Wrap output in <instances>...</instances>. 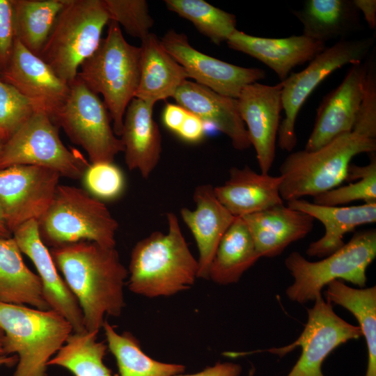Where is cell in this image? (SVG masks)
Here are the masks:
<instances>
[{
	"mask_svg": "<svg viewBox=\"0 0 376 376\" xmlns=\"http://www.w3.org/2000/svg\"><path fill=\"white\" fill-rule=\"evenodd\" d=\"M38 109L34 102L0 79V139L6 142Z\"/></svg>",
	"mask_w": 376,
	"mask_h": 376,
	"instance_id": "d590c367",
	"label": "cell"
},
{
	"mask_svg": "<svg viewBox=\"0 0 376 376\" xmlns=\"http://www.w3.org/2000/svg\"><path fill=\"white\" fill-rule=\"evenodd\" d=\"M167 8L190 21L212 42H226L237 30L236 17L203 0H166Z\"/></svg>",
	"mask_w": 376,
	"mask_h": 376,
	"instance_id": "836d02e7",
	"label": "cell"
},
{
	"mask_svg": "<svg viewBox=\"0 0 376 376\" xmlns=\"http://www.w3.org/2000/svg\"><path fill=\"white\" fill-rule=\"evenodd\" d=\"M0 79L34 102L51 119L64 104L70 90V85L16 38L10 61Z\"/></svg>",
	"mask_w": 376,
	"mask_h": 376,
	"instance_id": "2e32d148",
	"label": "cell"
},
{
	"mask_svg": "<svg viewBox=\"0 0 376 376\" xmlns=\"http://www.w3.org/2000/svg\"><path fill=\"white\" fill-rule=\"evenodd\" d=\"M15 38L40 56L67 0H11Z\"/></svg>",
	"mask_w": 376,
	"mask_h": 376,
	"instance_id": "4dcf8cb0",
	"label": "cell"
},
{
	"mask_svg": "<svg viewBox=\"0 0 376 376\" xmlns=\"http://www.w3.org/2000/svg\"><path fill=\"white\" fill-rule=\"evenodd\" d=\"M260 258L246 223L236 217L217 246L208 279L223 285L236 283Z\"/></svg>",
	"mask_w": 376,
	"mask_h": 376,
	"instance_id": "f1b7e54d",
	"label": "cell"
},
{
	"mask_svg": "<svg viewBox=\"0 0 376 376\" xmlns=\"http://www.w3.org/2000/svg\"><path fill=\"white\" fill-rule=\"evenodd\" d=\"M153 107L133 98L126 109L120 135L128 169L139 171L143 178L155 169L162 153V136L152 118Z\"/></svg>",
	"mask_w": 376,
	"mask_h": 376,
	"instance_id": "cb8c5ba5",
	"label": "cell"
},
{
	"mask_svg": "<svg viewBox=\"0 0 376 376\" xmlns=\"http://www.w3.org/2000/svg\"><path fill=\"white\" fill-rule=\"evenodd\" d=\"M173 98L205 123L212 125L226 135L234 148L243 150L251 146L238 111L237 99L188 80L178 88Z\"/></svg>",
	"mask_w": 376,
	"mask_h": 376,
	"instance_id": "ffe728a7",
	"label": "cell"
},
{
	"mask_svg": "<svg viewBox=\"0 0 376 376\" xmlns=\"http://www.w3.org/2000/svg\"><path fill=\"white\" fill-rule=\"evenodd\" d=\"M83 178L86 187L98 199H116L125 189L124 175L113 162L91 164Z\"/></svg>",
	"mask_w": 376,
	"mask_h": 376,
	"instance_id": "74e56055",
	"label": "cell"
},
{
	"mask_svg": "<svg viewBox=\"0 0 376 376\" xmlns=\"http://www.w3.org/2000/svg\"><path fill=\"white\" fill-rule=\"evenodd\" d=\"M37 221L41 240L51 248L79 241L116 247L117 221L102 201L81 188L58 185Z\"/></svg>",
	"mask_w": 376,
	"mask_h": 376,
	"instance_id": "8992f818",
	"label": "cell"
},
{
	"mask_svg": "<svg viewBox=\"0 0 376 376\" xmlns=\"http://www.w3.org/2000/svg\"><path fill=\"white\" fill-rule=\"evenodd\" d=\"M140 60L141 47L128 43L120 26L110 21L106 37L83 62L77 76L91 91L103 97L117 136L121 135L126 109L135 97Z\"/></svg>",
	"mask_w": 376,
	"mask_h": 376,
	"instance_id": "3957f363",
	"label": "cell"
},
{
	"mask_svg": "<svg viewBox=\"0 0 376 376\" xmlns=\"http://www.w3.org/2000/svg\"><path fill=\"white\" fill-rule=\"evenodd\" d=\"M168 232L139 241L130 256L128 286L146 297H169L189 289L198 278V260L182 233L178 219L167 214Z\"/></svg>",
	"mask_w": 376,
	"mask_h": 376,
	"instance_id": "7a4b0ae2",
	"label": "cell"
},
{
	"mask_svg": "<svg viewBox=\"0 0 376 376\" xmlns=\"http://www.w3.org/2000/svg\"><path fill=\"white\" fill-rule=\"evenodd\" d=\"M353 2L359 13H363L369 27L375 29L376 27V1L353 0Z\"/></svg>",
	"mask_w": 376,
	"mask_h": 376,
	"instance_id": "ee69618b",
	"label": "cell"
},
{
	"mask_svg": "<svg viewBox=\"0 0 376 376\" xmlns=\"http://www.w3.org/2000/svg\"><path fill=\"white\" fill-rule=\"evenodd\" d=\"M376 150V139L354 131L343 134L313 151L290 154L279 168V191L287 202L306 196H315L345 181L354 157Z\"/></svg>",
	"mask_w": 376,
	"mask_h": 376,
	"instance_id": "277c9868",
	"label": "cell"
},
{
	"mask_svg": "<svg viewBox=\"0 0 376 376\" xmlns=\"http://www.w3.org/2000/svg\"><path fill=\"white\" fill-rule=\"evenodd\" d=\"M49 251L79 304L86 331L98 333L105 315H121L128 270L116 247L79 241L52 247Z\"/></svg>",
	"mask_w": 376,
	"mask_h": 376,
	"instance_id": "6da1fadb",
	"label": "cell"
},
{
	"mask_svg": "<svg viewBox=\"0 0 376 376\" xmlns=\"http://www.w3.org/2000/svg\"><path fill=\"white\" fill-rule=\"evenodd\" d=\"M367 61L352 65L341 84L324 97L304 150L313 151L352 131L359 111Z\"/></svg>",
	"mask_w": 376,
	"mask_h": 376,
	"instance_id": "e0dca14e",
	"label": "cell"
},
{
	"mask_svg": "<svg viewBox=\"0 0 376 376\" xmlns=\"http://www.w3.org/2000/svg\"><path fill=\"white\" fill-rule=\"evenodd\" d=\"M97 332H73L47 363L70 371L75 376H112L103 359L107 345L97 340Z\"/></svg>",
	"mask_w": 376,
	"mask_h": 376,
	"instance_id": "d6a6232c",
	"label": "cell"
},
{
	"mask_svg": "<svg viewBox=\"0 0 376 376\" xmlns=\"http://www.w3.org/2000/svg\"><path fill=\"white\" fill-rule=\"evenodd\" d=\"M188 111L179 104H167L162 113V121L169 130L178 132L182 125Z\"/></svg>",
	"mask_w": 376,
	"mask_h": 376,
	"instance_id": "b9f144b4",
	"label": "cell"
},
{
	"mask_svg": "<svg viewBox=\"0 0 376 376\" xmlns=\"http://www.w3.org/2000/svg\"><path fill=\"white\" fill-rule=\"evenodd\" d=\"M205 124L200 118L188 111L176 134L187 142H198L205 136Z\"/></svg>",
	"mask_w": 376,
	"mask_h": 376,
	"instance_id": "60d3db41",
	"label": "cell"
},
{
	"mask_svg": "<svg viewBox=\"0 0 376 376\" xmlns=\"http://www.w3.org/2000/svg\"><path fill=\"white\" fill-rule=\"evenodd\" d=\"M282 84H250L237 98L242 120L246 125L249 142L254 147L262 173L267 174L275 158L280 125Z\"/></svg>",
	"mask_w": 376,
	"mask_h": 376,
	"instance_id": "9a60e30c",
	"label": "cell"
},
{
	"mask_svg": "<svg viewBox=\"0 0 376 376\" xmlns=\"http://www.w3.org/2000/svg\"><path fill=\"white\" fill-rule=\"evenodd\" d=\"M253 370H254L253 368H252V369L250 370L249 374V376H253Z\"/></svg>",
	"mask_w": 376,
	"mask_h": 376,
	"instance_id": "681fc988",
	"label": "cell"
},
{
	"mask_svg": "<svg viewBox=\"0 0 376 376\" xmlns=\"http://www.w3.org/2000/svg\"><path fill=\"white\" fill-rule=\"evenodd\" d=\"M281 175L258 173L248 166L233 167L229 178L214 187L219 201L235 217L259 212L282 205L279 188Z\"/></svg>",
	"mask_w": 376,
	"mask_h": 376,
	"instance_id": "7402d4cb",
	"label": "cell"
},
{
	"mask_svg": "<svg viewBox=\"0 0 376 376\" xmlns=\"http://www.w3.org/2000/svg\"><path fill=\"white\" fill-rule=\"evenodd\" d=\"M376 257V230L354 233L351 240L324 259L311 262L297 251L285 260V265L294 281L287 288L288 299L305 304L322 297L324 287L335 280L346 281L363 288L366 271Z\"/></svg>",
	"mask_w": 376,
	"mask_h": 376,
	"instance_id": "52a82bcc",
	"label": "cell"
},
{
	"mask_svg": "<svg viewBox=\"0 0 376 376\" xmlns=\"http://www.w3.org/2000/svg\"><path fill=\"white\" fill-rule=\"evenodd\" d=\"M193 198L195 210L183 207L180 215L198 247V278L208 279L209 267L217 246L236 217L219 201L210 185L197 187Z\"/></svg>",
	"mask_w": 376,
	"mask_h": 376,
	"instance_id": "44dd1931",
	"label": "cell"
},
{
	"mask_svg": "<svg viewBox=\"0 0 376 376\" xmlns=\"http://www.w3.org/2000/svg\"><path fill=\"white\" fill-rule=\"evenodd\" d=\"M12 235L8 226L3 210L0 204V237L10 238L12 237Z\"/></svg>",
	"mask_w": 376,
	"mask_h": 376,
	"instance_id": "f6af8a7d",
	"label": "cell"
},
{
	"mask_svg": "<svg viewBox=\"0 0 376 376\" xmlns=\"http://www.w3.org/2000/svg\"><path fill=\"white\" fill-rule=\"evenodd\" d=\"M15 40L11 0H0V74L10 61Z\"/></svg>",
	"mask_w": 376,
	"mask_h": 376,
	"instance_id": "ab89813d",
	"label": "cell"
},
{
	"mask_svg": "<svg viewBox=\"0 0 376 376\" xmlns=\"http://www.w3.org/2000/svg\"><path fill=\"white\" fill-rule=\"evenodd\" d=\"M242 218L260 256L267 258L280 255L290 244L306 237L315 220L283 204Z\"/></svg>",
	"mask_w": 376,
	"mask_h": 376,
	"instance_id": "603a6c76",
	"label": "cell"
},
{
	"mask_svg": "<svg viewBox=\"0 0 376 376\" xmlns=\"http://www.w3.org/2000/svg\"><path fill=\"white\" fill-rule=\"evenodd\" d=\"M90 164L78 150L69 149L63 143L58 126L41 109L4 143L0 152V169L36 166L72 179L83 178Z\"/></svg>",
	"mask_w": 376,
	"mask_h": 376,
	"instance_id": "9c48e42d",
	"label": "cell"
},
{
	"mask_svg": "<svg viewBox=\"0 0 376 376\" xmlns=\"http://www.w3.org/2000/svg\"><path fill=\"white\" fill-rule=\"evenodd\" d=\"M109 22L103 0H67L39 57L70 85L97 49Z\"/></svg>",
	"mask_w": 376,
	"mask_h": 376,
	"instance_id": "ba28073f",
	"label": "cell"
},
{
	"mask_svg": "<svg viewBox=\"0 0 376 376\" xmlns=\"http://www.w3.org/2000/svg\"><path fill=\"white\" fill-rule=\"evenodd\" d=\"M325 294L327 301L345 308L358 321L368 350L365 376H376V287L354 288L335 280L327 285Z\"/></svg>",
	"mask_w": 376,
	"mask_h": 376,
	"instance_id": "f546056e",
	"label": "cell"
},
{
	"mask_svg": "<svg viewBox=\"0 0 376 376\" xmlns=\"http://www.w3.org/2000/svg\"><path fill=\"white\" fill-rule=\"evenodd\" d=\"M102 328L107 347L116 358L120 376H173L185 371L182 365L150 358L142 351L139 340L131 333L118 334L107 320Z\"/></svg>",
	"mask_w": 376,
	"mask_h": 376,
	"instance_id": "1f68e13d",
	"label": "cell"
},
{
	"mask_svg": "<svg viewBox=\"0 0 376 376\" xmlns=\"http://www.w3.org/2000/svg\"><path fill=\"white\" fill-rule=\"evenodd\" d=\"M370 161L366 166L350 164L345 181L348 185L318 194L313 197L315 204L339 206L355 201L376 202V156L370 153Z\"/></svg>",
	"mask_w": 376,
	"mask_h": 376,
	"instance_id": "e575fe53",
	"label": "cell"
},
{
	"mask_svg": "<svg viewBox=\"0 0 376 376\" xmlns=\"http://www.w3.org/2000/svg\"><path fill=\"white\" fill-rule=\"evenodd\" d=\"M18 357L16 354L9 356V354L0 355V366H6L11 367L17 363Z\"/></svg>",
	"mask_w": 376,
	"mask_h": 376,
	"instance_id": "bcb514c9",
	"label": "cell"
},
{
	"mask_svg": "<svg viewBox=\"0 0 376 376\" xmlns=\"http://www.w3.org/2000/svg\"><path fill=\"white\" fill-rule=\"evenodd\" d=\"M242 367L232 362H218L212 366L207 367L203 370L189 375H175L173 376H240Z\"/></svg>",
	"mask_w": 376,
	"mask_h": 376,
	"instance_id": "7bdbcfd3",
	"label": "cell"
},
{
	"mask_svg": "<svg viewBox=\"0 0 376 376\" xmlns=\"http://www.w3.org/2000/svg\"><path fill=\"white\" fill-rule=\"evenodd\" d=\"M4 338L3 331L0 328V355L6 354L4 352Z\"/></svg>",
	"mask_w": 376,
	"mask_h": 376,
	"instance_id": "7dc6e473",
	"label": "cell"
},
{
	"mask_svg": "<svg viewBox=\"0 0 376 376\" xmlns=\"http://www.w3.org/2000/svg\"><path fill=\"white\" fill-rule=\"evenodd\" d=\"M234 50L248 54L268 66L281 81L296 66L310 62L326 49L325 43L304 35L282 38L249 35L237 29L226 40Z\"/></svg>",
	"mask_w": 376,
	"mask_h": 376,
	"instance_id": "d6986e66",
	"label": "cell"
},
{
	"mask_svg": "<svg viewBox=\"0 0 376 376\" xmlns=\"http://www.w3.org/2000/svg\"><path fill=\"white\" fill-rule=\"evenodd\" d=\"M52 120L73 143L85 150L91 164L113 162L124 151L104 102L77 77L70 84L64 104Z\"/></svg>",
	"mask_w": 376,
	"mask_h": 376,
	"instance_id": "30bf717a",
	"label": "cell"
},
{
	"mask_svg": "<svg viewBox=\"0 0 376 376\" xmlns=\"http://www.w3.org/2000/svg\"><path fill=\"white\" fill-rule=\"evenodd\" d=\"M22 253L34 264L40 279L44 297L50 308L62 315L72 326L73 332L86 330L79 304L52 259L49 250L40 239L36 220H30L13 232Z\"/></svg>",
	"mask_w": 376,
	"mask_h": 376,
	"instance_id": "ac0fdd59",
	"label": "cell"
},
{
	"mask_svg": "<svg viewBox=\"0 0 376 376\" xmlns=\"http://www.w3.org/2000/svg\"><path fill=\"white\" fill-rule=\"evenodd\" d=\"M367 60L361 100L352 131L376 139V68L373 54Z\"/></svg>",
	"mask_w": 376,
	"mask_h": 376,
	"instance_id": "f35d334b",
	"label": "cell"
},
{
	"mask_svg": "<svg viewBox=\"0 0 376 376\" xmlns=\"http://www.w3.org/2000/svg\"><path fill=\"white\" fill-rule=\"evenodd\" d=\"M4 352L18 357L13 376H47L48 361L73 332L59 313L0 302Z\"/></svg>",
	"mask_w": 376,
	"mask_h": 376,
	"instance_id": "5b68a950",
	"label": "cell"
},
{
	"mask_svg": "<svg viewBox=\"0 0 376 376\" xmlns=\"http://www.w3.org/2000/svg\"><path fill=\"white\" fill-rule=\"evenodd\" d=\"M110 21L122 26L131 36L146 38L154 20L145 0H103Z\"/></svg>",
	"mask_w": 376,
	"mask_h": 376,
	"instance_id": "8d00e7d4",
	"label": "cell"
},
{
	"mask_svg": "<svg viewBox=\"0 0 376 376\" xmlns=\"http://www.w3.org/2000/svg\"><path fill=\"white\" fill-rule=\"evenodd\" d=\"M140 77L135 97L155 105L173 97L188 75L162 47L157 36L150 33L141 40Z\"/></svg>",
	"mask_w": 376,
	"mask_h": 376,
	"instance_id": "484cf974",
	"label": "cell"
},
{
	"mask_svg": "<svg viewBox=\"0 0 376 376\" xmlns=\"http://www.w3.org/2000/svg\"><path fill=\"white\" fill-rule=\"evenodd\" d=\"M293 14L303 24L302 35L322 43L347 36L360 25L353 0H307Z\"/></svg>",
	"mask_w": 376,
	"mask_h": 376,
	"instance_id": "83f0119b",
	"label": "cell"
},
{
	"mask_svg": "<svg viewBox=\"0 0 376 376\" xmlns=\"http://www.w3.org/2000/svg\"><path fill=\"white\" fill-rule=\"evenodd\" d=\"M160 42L189 78L222 95L237 99L244 87L265 77L260 68L238 66L198 51L183 33L169 30Z\"/></svg>",
	"mask_w": 376,
	"mask_h": 376,
	"instance_id": "5bb4252c",
	"label": "cell"
},
{
	"mask_svg": "<svg viewBox=\"0 0 376 376\" xmlns=\"http://www.w3.org/2000/svg\"><path fill=\"white\" fill-rule=\"evenodd\" d=\"M290 208L311 215L324 226L325 233L306 251L310 257H326L344 245L343 237L361 225L376 221V202L352 206L318 205L303 198L288 202Z\"/></svg>",
	"mask_w": 376,
	"mask_h": 376,
	"instance_id": "d4e9b609",
	"label": "cell"
},
{
	"mask_svg": "<svg viewBox=\"0 0 376 376\" xmlns=\"http://www.w3.org/2000/svg\"><path fill=\"white\" fill-rule=\"evenodd\" d=\"M314 302V306L307 309L306 324L296 340L265 350L283 357L295 347H301L300 357L287 376H324L322 366L330 353L362 335L359 326L350 324L334 312L331 302L322 297Z\"/></svg>",
	"mask_w": 376,
	"mask_h": 376,
	"instance_id": "7c38bea8",
	"label": "cell"
},
{
	"mask_svg": "<svg viewBox=\"0 0 376 376\" xmlns=\"http://www.w3.org/2000/svg\"><path fill=\"white\" fill-rule=\"evenodd\" d=\"M373 37L341 39L313 58L303 70L290 73L281 81L284 119L278 131V144L291 152L297 144L295 123L299 110L315 88L329 75L347 64L361 63L373 47Z\"/></svg>",
	"mask_w": 376,
	"mask_h": 376,
	"instance_id": "8fae6325",
	"label": "cell"
},
{
	"mask_svg": "<svg viewBox=\"0 0 376 376\" xmlns=\"http://www.w3.org/2000/svg\"><path fill=\"white\" fill-rule=\"evenodd\" d=\"M4 142L0 139V152L2 150V148L3 146Z\"/></svg>",
	"mask_w": 376,
	"mask_h": 376,
	"instance_id": "c3c4849f",
	"label": "cell"
},
{
	"mask_svg": "<svg viewBox=\"0 0 376 376\" xmlns=\"http://www.w3.org/2000/svg\"><path fill=\"white\" fill-rule=\"evenodd\" d=\"M13 237H0V302L50 310L39 276L29 269Z\"/></svg>",
	"mask_w": 376,
	"mask_h": 376,
	"instance_id": "4316f807",
	"label": "cell"
},
{
	"mask_svg": "<svg viewBox=\"0 0 376 376\" xmlns=\"http://www.w3.org/2000/svg\"><path fill=\"white\" fill-rule=\"evenodd\" d=\"M61 175L30 165L0 169V204L12 234L30 220L38 221L48 208Z\"/></svg>",
	"mask_w": 376,
	"mask_h": 376,
	"instance_id": "4fadbf2b",
	"label": "cell"
}]
</instances>
